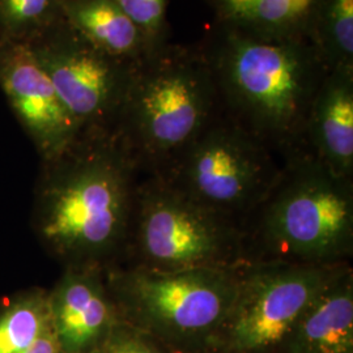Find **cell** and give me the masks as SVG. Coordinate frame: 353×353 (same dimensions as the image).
Segmentation results:
<instances>
[{
	"mask_svg": "<svg viewBox=\"0 0 353 353\" xmlns=\"http://www.w3.org/2000/svg\"><path fill=\"white\" fill-rule=\"evenodd\" d=\"M203 52L223 112L283 159L303 150L328 68L309 37H261L216 26Z\"/></svg>",
	"mask_w": 353,
	"mask_h": 353,
	"instance_id": "obj_1",
	"label": "cell"
},
{
	"mask_svg": "<svg viewBox=\"0 0 353 353\" xmlns=\"http://www.w3.org/2000/svg\"><path fill=\"white\" fill-rule=\"evenodd\" d=\"M54 164L39 221L43 241L68 267L117 265L141 179L121 140L84 135Z\"/></svg>",
	"mask_w": 353,
	"mask_h": 353,
	"instance_id": "obj_2",
	"label": "cell"
},
{
	"mask_svg": "<svg viewBox=\"0 0 353 353\" xmlns=\"http://www.w3.org/2000/svg\"><path fill=\"white\" fill-rule=\"evenodd\" d=\"M243 233L248 263H352L353 179L297 152L285 159Z\"/></svg>",
	"mask_w": 353,
	"mask_h": 353,
	"instance_id": "obj_3",
	"label": "cell"
},
{
	"mask_svg": "<svg viewBox=\"0 0 353 353\" xmlns=\"http://www.w3.org/2000/svg\"><path fill=\"white\" fill-rule=\"evenodd\" d=\"M221 112L202 50L169 42L143 59L113 132L141 176H160Z\"/></svg>",
	"mask_w": 353,
	"mask_h": 353,
	"instance_id": "obj_4",
	"label": "cell"
},
{
	"mask_svg": "<svg viewBox=\"0 0 353 353\" xmlns=\"http://www.w3.org/2000/svg\"><path fill=\"white\" fill-rule=\"evenodd\" d=\"M241 267L157 272L115 265L105 272L122 321L161 345L207 352L234 300Z\"/></svg>",
	"mask_w": 353,
	"mask_h": 353,
	"instance_id": "obj_5",
	"label": "cell"
},
{
	"mask_svg": "<svg viewBox=\"0 0 353 353\" xmlns=\"http://www.w3.org/2000/svg\"><path fill=\"white\" fill-rule=\"evenodd\" d=\"M122 263L157 272L248 265L239 223L214 214L170 189L156 176H141Z\"/></svg>",
	"mask_w": 353,
	"mask_h": 353,
	"instance_id": "obj_6",
	"label": "cell"
},
{
	"mask_svg": "<svg viewBox=\"0 0 353 353\" xmlns=\"http://www.w3.org/2000/svg\"><path fill=\"white\" fill-rule=\"evenodd\" d=\"M285 159L221 112L163 176L191 202L243 228L281 174Z\"/></svg>",
	"mask_w": 353,
	"mask_h": 353,
	"instance_id": "obj_7",
	"label": "cell"
},
{
	"mask_svg": "<svg viewBox=\"0 0 353 353\" xmlns=\"http://www.w3.org/2000/svg\"><path fill=\"white\" fill-rule=\"evenodd\" d=\"M351 263H248L207 352L279 353L310 303Z\"/></svg>",
	"mask_w": 353,
	"mask_h": 353,
	"instance_id": "obj_8",
	"label": "cell"
},
{
	"mask_svg": "<svg viewBox=\"0 0 353 353\" xmlns=\"http://www.w3.org/2000/svg\"><path fill=\"white\" fill-rule=\"evenodd\" d=\"M26 43L84 135L113 132L139 63L99 50L64 20Z\"/></svg>",
	"mask_w": 353,
	"mask_h": 353,
	"instance_id": "obj_9",
	"label": "cell"
},
{
	"mask_svg": "<svg viewBox=\"0 0 353 353\" xmlns=\"http://www.w3.org/2000/svg\"><path fill=\"white\" fill-rule=\"evenodd\" d=\"M0 88L45 159L59 160L84 137L26 42L0 41Z\"/></svg>",
	"mask_w": 353,
	"mask_h": 353,
	"instance_id": "obj_10",
	"label": "cell"
},
{
	"mask_svg": "<svg viewBox=\"0 0 353 353\" xmlns=\"http://www.w3.org/2000/svg\"><path fill=\"white\" fill-rule=\"evenodd\" d=\"M105 270L68 267L49 294L52 330L62 353L93 352L121 321Z\"/></svg>",
	"mask_w": 353,
	"mask_h": 353,
	"instance_id": "obj_11",
	"label": "cell"
},
{
	"mask_svg": "<svg viewBox=\"0 0 353 353\" xmlns=\"http://www.w3.org/2000/svg\"><path fill=\"white\" fill-rule=\"evenodd\" d=\"M303 151L353 179V70H331L323 79L309 110Z\"/></svg>",
	"mask_w": 353,
	"mask_h": 353,
	"instance_id": "obj_12",
	"label": "cell"
},
{
	"mask_svg": "<svg viewBox=\"0 0 353 353\" xmlns=\"http://www.w3.org/2000/svg\"><path fill=\"white\" fill-rule=\"evenodd\" d=\"M279 353H353V267L331 279Z\"/></svg>",
	"mask_w": 353,
	"mask_h": 353,
	"instance_id": "obj_13",
	"label": "cell"
},
{
	"mask_svg": "<svg viewBox=\"0 0 353 353\" xmlns=\"http://www.w3.org/2000/svg\"><path fill=\"white\" fill-rule=\"evenodd\" d=\"M63 20L94 48L117 59L140 63L154 52L115 0H65Z\"/></svg>",
	"mask_w": 353,
	"mask_h": 353,
	"instance_id": "obj_14",
	"label": "cell"
},
{
	"mask_svg": "<svg viewBox=\"0 0 353 353\" xmlns=\"http://www.w3.org/2000/svg\"><path fill=\"white\" fill-rule=\"evenodd\" d=\"M216 26L261 37H307L318 0H208Z\"/></svg>",
	"mask_w": 353,
	"mask_h": 353,
	"instance_id": "obj_15",
	"label": "cell"
},
{
	"mask_svg": "<svg viewBox=\"0 0 353 353\" xmlns=\"http://www.w3.org/2000/svg\"><path fill=\"white\" fill-rule=\"evenodd\" d=\"M307 37L328 71L353 70V0H318Z\"/></svg>",
	"mask_w": 353,
	"mask_h": 353,
	"instance_id": "obj_16",
	"label": "cell"
},
{
	"mask_svg": "<svg viewBox=\"0 0 353 353\" xmlns=\"http://www.w3.org/2000/svg\"><path fill=\"white\" fill-rule=\"evenodd\" d=\"M50 328L49 296L21 297L0 314V353H21Z\"/></svg>",
	"mask_w": 353,
	"mask_h": 353,
	"instance_id": "obj_17",
	"label": "cell"
},
{
	"mask_svg": "<svg viewBox=\"0 0 353 353\" xmlns=\"http://www.w3.org/2000/svg\"><path fill=\"white\" fill-rule=\"evenodd\" d=\"M65 0H0V41L29 42L63 21Z\"/></svg>",
	"mask_w": 353,
	"mask_h": 353,
	"instance_id": "obj_18",
	"label": "cell"
},
{
	"mask_svg": "<svg viewBox=\"0 0 353 353\" xmlns=\"http://www.w3.org/2000/svg\"><path fill=\"white\" fill-rule=\"evenodd\" d=\"M148 39L151 49L159 50L168 43L169 0H115Z\"/></svg>",
	"mask_w": 353,
	"mask_h": 353,
	"instance_id": "obj_19",
	"label": "cell"
},
{
	"mask_svg": "<svg viewBox=\"0 0 353 353\" xmlns=\"http://www.w3.org/2000/svg\"><path fill=\"white\" fill-rule=\"evenodd\" d=\"M90 353H165L163 345L139 328L119 321Z\"/></svg>",
	"mask_w": 353,
	"mask_h": 353,
	"instance_id": "obj_20",
	"label": "cell"
},
{
	"mask_svg": "<svg viewBox=\"0 0 353 353\" xmlns=\"http://www.w3.org/2000/svg\"><path fill=\"white\" fill-rule=\"evenodd\" d=\"M21 353H62V350L54 330L50 328L34 344H32L28 350Z\"/></svg>",
	"mask_w": 353,
	"mask_h": 353,
	"instance_id": "obj_21",
	"label": "cell"
}]
</instances>
